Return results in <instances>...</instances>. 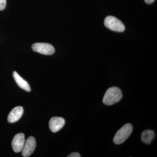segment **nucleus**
I'll list each match as a JSON object with an SVG mask.
<instances>
[{
  "label": "nucleus",
  "mask_w": 157,
  "mask_h": 157,
  "mask_svg": "<svg viewBox=\"0 0 157 157\" xmlns=\"http://www.w3.org/2000/svg\"><path fill=\"white\" fill-rule=\"evenodd\" d=\"M104 25L111 30L119 33L124 32L125 29L124 24L119 19L112 16H108L105 18Z\"/></svg>",
  "instance_id": "7ed1b4c3"
},
{
  "label": "nucleus",
  "mask_w": 157,
  "mask_h": 157,
  "mask_svg": "<svg viewBox=\"0 0 157 157\" xmlns=\"http://www.w3.org/2000/svg\"><path fill=\"white\" fill-rule=\"evenodd\" d=\"M23 113V108L21 106H17L14 107L11 110L8 116V121L10 123L16 122L21 118Z\"/></svg>",
  "instance_id": "6e6552de"
},
{
  "label": "nucleus",
  "mask_w": 157,
  "mask_h": 157,
  "mask_svg": "<svg viewBox=\"0 0 157 157\" xmlns=\"http://www.w3.org/2000/svg\"><path fill=\"white\" fill-rule=\"evenodd\" d=\"M36 146L35 137L30 136L27 138L22 150V155L24 157L30 156L34 152Z\"/></svg>",
  "instance_id": "39448f33"
},
{
  "label": "nucleus",
  "mask_w": 157,
  "mask_h": 157,
  "mask_svg": "<svg viewBox=\"0 0 157 157\" xmlns=\"http://www.w3.org/2000/svg\"><path fill=\"white\" fill-rule=\"evenodd\" d=\"M122 96L121 91L118 87L110 88L107 90L104 95L103 103L107 106L112 105L120 101Z\"/></svg>",
  "instance_id": "f257e3e1"
},
{
  "label": "nucleus",
  "mask_w": 157,
  "mask_h": 157,
  "mask_svg": "<svg viewBox=\"0 0 157 157\" xmlns=\"http://www.w3.org/2000/svg\"><path fill=\"white\" fill-rule=\"evenodd\" d=\"M65 121L63 118L54 117L49 120V129L51 132L56 133L60 131L65 125Z\"/></svg>",
  "instance_id": "0eeeda50"
},
{
  "label": "nucleus",
  "mask_w": 157,
  "mask_h": 157,
  "mask_svg": "<svg viewBox=\"0 0 157 157\" xmlns=\"http://www.w3.org/2000/svg\"><path fill=\"white\" fill-rule=\"evenodd\" d=\"M25 142V136L23 133H18L14 136L11 145L14 151L16 153L22 151Z\"/></svg>",
  "instance_id": "423d86ee"
},
{
  "label": "nucleus",
  "mask_w": 157,
  "mask_h": 157,
  "mask_svg": "<svg viewBox=\"0 0 157 157\" xmlns=\"http://www.w3.org/2000/svg\"><path fill=\"white\" fill-rule=\"evenodd\" d=\"M155 132L152 130H147L142 132L141 135V140L144 143L150 144L155 138Z\"/></svg>",
  "instance_id": "9d476101"
},
{
  "label": "nucleus",
  "mask_w": 157,
  "mask_h": 157,
  "mask_svg": "<svg viewBox=\"0 0 157 157\" xmlns=\"http://www.w3.org/2000/svg\"><path fill=\"white\" fill-rule=\"evenodd\" d=\"M6 0H0V11L4 10L6 8Z\"/></svg>",
  "instance_id": "9b49d317"
},
{
  "label": "nucleus",
  "mask_w": 157,
  "mask_h": 157,
  "mask_svg": "<svg viewBox=\"0 0 157 157\" xmlns=\"http://www.w3.org/2000/svg\"><path fill=\"white\" fill-rule=\"evenodd\" d=\"M13 76L14 80L21 88L27 92L30 91L31 88L30 87L28 83L27 82L21 77L17 72L14 71L13 73Z\"/></svg>",
  "instance_id": "1a4fd4ad"
},
{
  "label": "nucleus",
  "mask_w": 157,
  "mask_h": 157,
  "mask_svg": "<svg viewBox=\"0 0 157 157\" xmlns=\"http://www.w3.org/2000/svg\"><path fill=\"white\" fill-rule=\"evenodd\" d=\"M32 48L34 52L45 55H51L55 51L53 46L48 43H35L32 45Z\"/></svg>",
  "instance_id": "20e7f679"
},
{
  "label": "nucleus",
  "mask_w": 157,
  "mask_h": 157,
  "mask_svg": "<svg viewBox=\"0 0 157 157\" xmlns=\"http://www.w3.org/2000/svg\"><path fill=\"white\" fill-rule=\"evenodd\" d=\"M145 2L147 4H151L155 2V0H144Z\"/></svg>",
  "instance_id": "ddd939ff"
},
{
  "label": "nucleus",
  "mask_w": 157,
  "mask_h": 157,
  "mask_svg": "<svg viewBox=\"0 0 157 157\" xmlns=\"http://www.w3.org/2000/svg\"><path fill=\"white\" fill-rule=\"evenodd\" d=\"M133 127L132 124H126L117 132L113 137V142L116 144L124 143L131 135Z\"/></svg>",
  "instance_id": "f03ea898"
},
{
  "label": "nucleus",
  "mask_w": 157,
  "mask_h": 157,
  "mask_svg": "<svg viewBox=\"0 0 157 157\" xmlns=\"http://www.w3.org/2000/svg\"><path fill=\"white\" fill-rule=\"evenodd\" d=\"M80 155L78 152H73L70 154L68 156V157H80Z\"/></svg>",
  "instance_id": "f8f14e48"
}]
</instances>
